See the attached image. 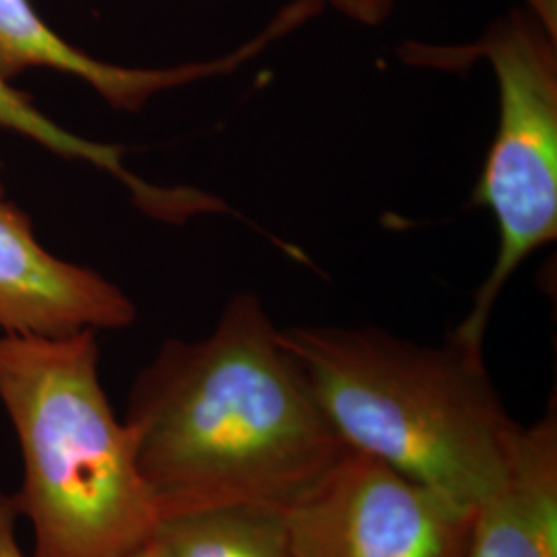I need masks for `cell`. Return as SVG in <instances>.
Returning <instances> with one entry per match:
<instances>
[{"instance_id": "obj_10", "label": "cell", "mask_w": 557, "mask_h": 557, "mask_svg": "<svg viewBox=\"0 0 557 557\" xmlns=\"http://www.w3.org/2000/svg\"><path fill=\"white\" fill-rule=\"evenodd\" d=\"M161 557H294L283 512L267 506H225L161 518Z\"/></svg>"}, {"instance_id": "obj_12", "label": "cell", "mask_w": 557, "mask_h": 557, "mask_svg": "<svg viewBox=\"0 0 557 557\" xmlns=\"http://www.w3.org/2000/svg\"><path fill=\"white\" fill-rule=\"evenodd\" d=\"M20 518L13 494L0 490V557H27L23 554L17 539Z\"/></svg>"}, {"instance_id": "obj_1", "label": "cell", "mask_w": 557, "mask_h": 557, "mask_svg": "<svg viewBox=\"0 0 557 557\" xmlns=\"http://www.w3.org/2000/svg\"><path fill=\"white\" fill-rule=\"evenodd\" d=\"M124 421L161 518L285 510L347 453L255 292L234 294L209 335L163 341Z\"/></svg>"}, {"instance_id": "obj_8", "label": "cell", "mask_w": 557, "mask_h": 557, "mask_svg": "<svg viewBox=\"0 0 557 557\" xmlns=\"http://www.w3.org/2000/svg\"><path fill=\"white\" fill-rule=\"evenodd\" d=\"M465 557H557L556 400L522 425L506 473L473 508Z\"/></svg>"}, {"instance_id": "obj_13", "label": "cell", "mask_w": 557, "mask_h": 557, "mask_svg": "<svg viewBox=\"0 0 557 557\" xmlns=\"http://www.w3.org/2000/svg\"><path fill=\"white\" fill-rule=\"evenodd\" d=\"M522 9L557 38V0H522Z\"/></svg>"}, {"instance_id": "obj_7", "label": "cell", "mask_w": 557, "mask_h": 557, "mask_svg": "<svg viewBox=\"0 0 557 557\" xmlns=\"http://www.w3.org/2000/svg\"><path fill=\"white\" fill-rule=\"evenodd\" d=\"M135 320L137 306L119 285L41 246L32 220L0 184V333L69 337L122 331Z\"/></svg>"}, {"instance_id": "obj_4", "label": "cell", "mask_w": 557, "mask_h": 557, "mask_svg": "<svg viewBox=\"0 0 557 557\" xmlns=\"http://www.w3.org/2000/svg\"><path fill=\"white\" fill-rule=\"evenodd\" d=\"M407 60L453 69L485 60L498 83V126L469 207L492 213L498 255L469 314L448 335L483 349L506 283L557 238V38L517 7L467 46H409Z\"/></svg>"}, {"instance_id": "obj_5", "label": "cell", "mask_w": 557, "mask_h": 557, "mask_svg": "<svg viewBox=\"0 0 557 557\" xmlns=\"http://www.w3.org/2000/svg\"><path fill=\"white\" fill-rule=\"evenodd\" d=\"M283 512L294 557H465L473 508L347 450Z\"/></svg>"}, {"instance_id": "obj_3", "label": "cell", "mask_w": 557, "mask_h": 557, "mask_svg": "<svg viewBox=\"0 0 557 557\" xmlns=\"http://www.w3.org/2000/svg\"><path fill=\"white\" fill-rule=\"evenodd\" d=\"M0 403L20 440L13 499L32 527L34 557H126L153 539L160 506L135 432L101 384L98 333H0Z\"/></svg>"}, {"instance_id": "obj_2", "label": "cell", "mask_w": 557, "mask_h": 557, "mask_svg": "<svg viewBox=\"0 0 557 557\" xmlns=\"http://www.w3.org/2000/svg\"><path fill=\"white\" fill-rule=\"evenodd\" d=\"M281 343L347 450L471 508L504 478L522 425L499 397L483 349L333 324L285 326Z\"/></svg>"}, {"instance_id": "obj_11", "label": "cell", "mask_w": 557, "mask_h": 557, "mask_svg": "<svg viewBox=\"0 0 557 557\" xmlns=\"http://www.w3.org/2000/svg\"><path fill=\"white\" fill-rule=\"evenodd\" d=\"M398 0H322L324 9H333L343 20L359 27L376 29L391 20Z\"/></svg>"}, {"instance_id": "obj_6", "label": "cell", "mask_w": 557, "mask_h": 557, "mask_svg": "<svg viewBox=\"0 0 557 557\" xmlns=\"http://www.w3.org/2000/svg\"><path fill=\"white\" fill-rule=\"evenodd\" d=\"M296 27L294 15L278 9L257 36L227 54L147 69L114 64L75 48L41 20L32 0H0V75L11 81L29 69H50L89 85L110 108L135 114L170 89L236 73L296 34Z\"/></svg>"}, {"instance_id": "obj_9", "label": "cell", "mask_w": 557, "mask_h": 557, "mask_svg": "<svg viewBox=\"0 0 557 557\" xmlns=\"http://www.w3.org/2000/svg\"><path fill=\"white\" fill-rule=\"evenodd\" d=\"M0 128L38 143L62 160L87 163L122 184L135 209L151 220L182 225L205 215H225L234 209L213 193L195 186H161L140 178L126 163V147L85 139L44 114L34 100L0 75Z\"/></svg>"}, {"instance_id": "obj_14", "label": "cell", "mask_w": 557, "mask_h": 557, "mask_svg": "<svg viewBox=\"0 0 557 557\" xmlns=\"http://www.w3.org/2000/svg\"><path fill=\"white\" fill-rule=\"evenodd\" d=\"M126 557H161V552L156 539H149L145 545H140L139 549H135Z\"/></svg>"}]
</instances>
